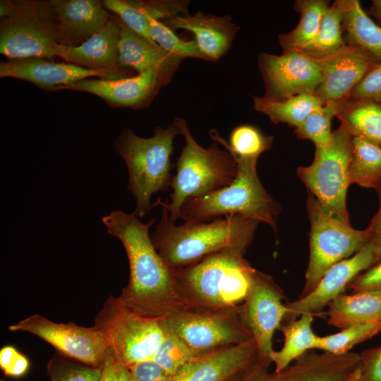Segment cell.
Instances as JSON below:
<instances>
[{
    "mask_svg": "<svg viewBox=\"0 0 381 381\" xmlns=\"http://www.w3.org/2000/svg\"><path fill=\"white\" fill-rule=\"evenodd\" d=\"M135 213L111 212L102 218L107 232L123 244L129 262L130 277L119 298L135 311L165 317L186 307L175 283L174 270L157 251L149 229L155 218L143 224Z\"/></svg>",
    "mask_w": 381,
    "mask_h": 381,
    "instance_id": "6da1fadb",
    "label": "cell"
},
{
    "mask_svg": "<svg viewBox=\"0 0 381 381\" xmlns=\"http://www.w3.org/2000/svg\"><path fill=\"white\" fill-rule=\"evenodd\" d=\"M156 230L150 236L157 251L171 269L182 268L214 253L235 249L246 253L252 243L258 221L239 214L210 222L176 226L163 205Z\"/></svg>",
    "mask_w": 381,
    "mask_h": 381,
    "instance_id": "7a4b0ae2",
    "label": "cell"
},
{
    "mask_svg": "<svg viewBox=\"0 0 381 381\" xmlns=\"http://www.w3.org/2000/svg\"><path fill=\"white\" fill-rule=\"evenodd\" d=\"M244 254L225 249L190 265L173 269L177 291L185 306L223 309L242 305L257 271Z\"/></svg>",
    "mask_w": 381,
    "mask_h": 381,
    "instance_id": "3957f363",
    "label": "cell"
},
{
    "mask_svg": "<svg viewBox=\"0 0 381 381\" xmlns=\"http://www.w3.org/2000/svg\"><path fill=\"white\" fill-rule=\"evenodd\" d=\"M179 131L174 121L166 128L156 127L153 135L142 138L125 127L115 139L116 152L124 160L128 172V188L136 200L134 211L139 218L154 207L152 195L171 188L174 164L171 156Z\"/></svg>",
    "mask_w": 381,
    "mask_h": 381,
    "instance_id": "277c9868",
    "label": "cell"
},
{
    "mask_svg": "<svg viewBox=\"0 0 381 381\" xmlns=\"http://www.w3.org/2000/svg\"><path fill=\"white\" fill-rule=\"evenodd\" d=\"M234 158L238 165L235 180L205 195L187 199L179 219L185 223H198L239 214L265 222L277 232L281 207L262 185L257 173L258 160Z\"/></svg>",
    "mask_w": 381,
    "mask_h": 381,
    "instance_id": "5b68a950",
    "label": "cell"
},
{
    "mask_svg": "<svg viewBox=\"0 0 381 381\" xmlns=\"http://www.w3.org/2000/svg\"><path fill=\"white\" fill-rule=\"evenodd\" d=\"M174 121L186 145L176 161V172L171 185V201L163 202L159 198L153 203L154 207H165L173 223L179 218L181 207L187 199L201 197L229 186L238 173L237 163L227 150H220L217 143L208 148L201 147L192 136L185 119L176 117Z\"/></svg>",
    "mask_w": 381,
    "mask_h": 381,
    "instance_id": "8992f818",
    "label": "cell"
},
{
    "mask_svg": "<svg viewBox=\"0 0 381 381\" xmlns=\"http://www.w3.org/2000/svg\"><path fill=\"white\" fill-rule=\"evenodd\" d=\"M94 326L116 361L128 368L152 359L167 334L164 317L139 313L113 296L103 304Z\"/></svg>",
    "mask_w": 381,
    "mask_h": 381,
    "instance_id": "52a82bcc",
    "label": "cell"
},
{
    "mask_svg": "<svg viewBox=\"0 0 381 381\" xmlns=\"http://www.w3.org/2000/svg\"><path fill=\"white\" fill-rule=\"evenodd\" d=\"M306 207L310 225V255L299 297L310 293L333 265L365 247L372 236L368 226L364 230L355 229L351 224L332 215L309 193Z\"/></svg>",
    "mask_w": 381,
    "mask_h": 381,
    "instance_id": "ba28073f",
    "label": "cell"
},
{
    "mask_svg": "<svg viewBox=\"0 0 381 381\" xmlns=\"http://www.w3.org/2000/svg\"><path fill=\"white\" fill-rule=\"evenodd\" d=\"M352 135L341 126L333 131L330 142L315 147L312 163L297 168V175L309 193L334 217L350 224L346 193L350 183L349 168Z\"/></svg>",
    "mask_w": 381,
    "mask_h": 381,
    "instance_id": "9c48e42d",
    "label": "cell"
},
{
    "mask_svg": "<svg viewBox=\"0 0 381 381\" xmlns=\"http://www.w3.org/2000/svg\"><path fill=\"white\" fill-rule=\"evenodd\" d=\"M164 322L167 331L195 356L253 339L241 305L223 309L186 306L165 316Z\"/></svg>",
    "mask_w": 381,
    "mask_h": 381,
    "instance_id": "30bf717a",
    "label": "cell"
},
{
    "mask_svg": "<svg viewBox=\"0 0 381 381\" xmlns=\"http://www.w3.org/2000/svg\"><path fill=\"white\" fill-rule=\"evenodd\" d=\"M56 13L50 1L16 0L13 11L0 20V52L9 59H54L58 44Z\"/></svg>",
    "mask_w": 381,
    "mask_h": 381,
    "instance_id": "8fae6325",
    "label": "cell"
},
{
    "mask_svg": "<svg viewBox=\"0 0 381 381\" xmlns=\"http://www.w3.org/2000/svg\"><path fill=\"white\" fill-rule=\"evenodd\" d=\"M8 329L32 334L64 356L92 367H102L109 351L107 341L95 326L57 323L36 314L8 326Z\"/></svg>",
    "mask_w": 381,
    "mask_h": 381,
    "instance_id": "7c38bea8",
    "label": "cell"
},
{
    "mask_svg": "<svg viewBox=\"0 0 381 381\" xmlns=\"http://www.w3.org/2000/svg\"><path fill=\"white\" fill-rule=\"evenodd\" d=\"M282 289L272 278L256 271L252 288L241 305L245 322L258 348L260 363L267 367L274 353L273 335L287 313Z\"/></svg>",
    "mask_w": 381,
    "mask_h": 381,
    "instance_id": "4fadbf2b",
    "label": "cell"
},
{
    "mask_svg": "<svg viewBox=\"0 0 381 381\" xmlns=\"http://www.w3.org/2000/svg\"><path fill=\"white\" fill-rule=\"evenodd\" d=\"M258 66L265 86L263 97L267 99L282 100L315 94L322 80L316 63L298 51L281 55L262 52Z\"/></svg>",
    "mask_w": 381,
    "mask_h": 381,
    "instance_id": "5bb4252c",
    "label": "cell"
},
{
    "mask_svg": "<svg viewBox=\"0 0 381 381\" xmlns=\"http://www.w3.org/2000/svg\"><path fill=\"white\" fill-rule=\"evenodd\" d=\"M376 263V251L369 241L356 254L329 268L310 293L286 303L287 313L282 324L294 321L305 313L320 315L332 300L343 294L357 276Z\"/></svg>",
    "mask_w": 381,
    "mask_h": 381,
    "instance_id": "9a60e30c",
    "label": "cell"
},
{
    "mask_svg": "<svg viewBox=\"0 0 381 381\" xmlns=\"http://www.w3.org/2000/svg\"><path fill=\"white\" fill-rule=\"evenodd\" d=\"M355 352L336 355L308 351L280 372L269 373L261 363L250 369L243 381H345L359 365Z\"/></svg>",
    "mask_w": 381,
    "mask_h": 381,
    "instance_id": "2e32d148",
    "label": "cell"
},
{
    "mask_svg": "<svg viewBox=\"0 0 381 381\" xmlns=\"http://www.w3.org/2000/svg\"><path fill=\"white\" fill-rule=\"evenodd\" d=\"M0 77L24 80L47 91H55L92 77L116 79L130 76L111 71L87 69L47 58L27 57L1 61Z\"/></svg>",
    "mask_w": 381,
    "mask_h": 381,
    "instance_id": "e0dca14e",
    "label": "cell"
},
{
    "mask_svg": "<svg viewBox=\"0 0 381 381\" xmlns=\"http://www.w3.org/2000/svg\"><path fill=\"white\" fill-rule=\"evenodd\" d=\"M260 363L253 339L195 356L171 381H227Z\"/></svg>",
    "mask_w": 381,
    "mask_h": 381,
    "instance_id": "ac0fdd59",
    "label": "cell"
},
{
    "mask_svg": "<svg viewBox=\"0 0 381 381\" xmlns=\"http://www.w3.org/2000/svg\"><path fill=\"white\" fill-rule=\"evenodd\" d=\"M167 85L155 70L116 79L86 78L61 90L86 92L102 98L111 107L134 109L148 106L159 89Z\"/></svg>",
    "mask_w": 381,
    "mask_h": 381,
    "instance_id": "d6986e66",
    "label": "cell"
},
{
    "mask_svg": "<svg viewBox=\"0 0 381 381\" xmlns=\"http://www.w3.org/2000/svg\"><path fill=\"white\" fill-rule=\"evenodd\" d=\"M313 61L322 77L315 95L324 104L348 99L353 87L378 64L363 52L349 45L329 56Z\"/></svg>",
    "mask_w": 381,
    "mask_h": 381,
    "instance_id": "ffe728a7",
    "label": "cell"
},
{
    "mask_svg": "<svg viewBox=\"0 0 381 381\" xmlns=\"http://www.w3.org/2000/svg\"><path fill=\"white\" fill-rule=\"evenodd\" d=\"M58 23V44L78 47L99 32L111 16L99 0H51Z\"/></svg>",
    "mask_w": 381,
    "mask_h": 381,
    "instance_id": "44dd1931",
    "label": "cell"
},
{
    "mask_svg": "<svg viewBox=\"0 0 381 381\" xmlns=\"http://www.w3.org/2000/svg\"><path fill=\"white\" fill-rule=\"evenodd\" d=\"M173 31L191 32L207 61H218L230 49L239 27L228 15L218 16L198 12L193 16H176L162 21Z\"/></svg>",
    "mask_w": 381,
    "mask_h": 381,
    "instance_id": "7402d4cb",
    "label": "cell"
},
{
    "mask_svg": "<svg viewBox=\"0 0 381 381\" xmlns=\"http://www.w3.org/2000/svg\"><path fill=\"white\" fill-rule=\"evenodd\" d=\"M120 21L111 18L107 24L87 41L78 47L55 44L54 55L65 62L91 70H105L128 75L118 64Z\"/></svg>",
    "mask_w": 381,
    "mask_h": 381,
    "instance_id": "603a6c76",
    "label": "cell"
},
{
    "mask_svg": "<svg viewBox=\"0 0 381 381\" xmlns=\"http://www.w3.org/2000/svg\"><path fill=\"white\" fill-rule=\"evenodd\" d=\"M183 60L150 42L120 21L118 64L121 67L133 69L138 73L155 70L167 84Z\"/></svg>",
    "mask_w": 381,
    "mask_h": 381,
    "instance_id": "cb8c5ba5",
    "label": "cell"
},
{
    "mask_svg": "<svg viewBox=\"0 0 381 381\" xmlns=\"http://www.w3.org/2000/svg\"><path fill=\"white\" fill-rule=\"evenodd\" d=\"M106 8L116 14L132 31L152 44H156L150 33L149 20L162 21L179 13H188L189 1L186 0L130 1L104 0Z\"/></svg>",
    "mask_w": 381,
    "mask_h": 381,
    "instance_id": "d4e9b609",
    "label": "cell"
},
{
    "mask_svg": "<svg viewBox=\"0 0 381 381\" xmlns=\"http://www.w3.org/2000/svg\"><path fill=\"white\" fill-rule=\"evenodd\" d=\"M327 307V323L335 327L381 322V291L341 294Z\"/></svg>",
    "mask_w": 381,
    "mask_h": 381,
    "instance_id": "484cf974",
    "label": "cell"
},
{
    "mask_svg": "<svg viewBox=\"0 0 381 381\" xmlns=\"http://www.w3.org/2000/svg\"><path fill=\"white\" fill-rule=\"evenodd\" d=\"M341 1L346 44L363 52L377 62H381V26L370 18L358 0Z\"/></svg>",
    "mask_w": 381,
    "mask_h": 381,
    "instance_id": "4316f807",
    "label": "cell"
},
{
    "mask_svg": "<svg viewBox=\"0 0 381 381\" xmlns=\"http://www.w3.org/2000/svg\"><path fill=\"white\" fill-rule=\"evenodd\" d=\"M335 104L340 126L353 137L381 146V104L351 99Z\"/></svg>",
    "mask_w": 381,
    "mask_h": 381,
    "instance_id": "83f0119b",
    "label": "cell"
},
{
    "mask_svg": "<svg viewBox=\"0 0 381 381\" xmlns=\"http://www.w3.org/2000/svg\"><path fill=\"white\" fill-rule=\"evenodd\" d=\"M314 315L305 313L294 321L282 324L279 329L284 341L282 348L272 356L274 372L283 370L307 351L317 349L319 336L312 329Z\"/></svg>",
    "mask_w": 381,
    "mask_h": 381,
    "instance_id": "f1b7e54d",
    "label": "cell"
},
{
    "mask_svg": "<svg viewBox=\"0 0 381 381\" xmlns=\"http://www.w3.org/2000/svg\"><path fill=\"white\" fill-rule=\"evenodd\" d=\"M253 100L254 109L267 116L273 123H284L294 128L324 104L315 94L299 95L282 100L254 96Z\"/></svg>",
    "mask_w": 381,
    "mask_h": 381,
    "instance_id": "f546056e",
    "label": "cell"
},
{
    "mask_svg": "<svg viewBox=\"0 0 381 381\" xmlns=\"http://www.w3.org/2000/svg\"><path fill=\"white\" fill-rule=\"evenodd\" d=\"M330 6L327 0H296L294 9L300 20L291 31L279 35L282 52L298 51L308 44L318 33L323 15Z\"/></svg>",
    "mask_w": 381,
    "mask_h": 381,
    "instance_id": "4dcf8cb0",
    "label": "cell"
},
{
    "mask_svg": "<svg viewBox=\"0 0 381 381\" xmlns=\"http://www.w3.org/2000/svg\"><path fill=\"white\" fill-rule=\"evenodd\" d=\"M342 16L341 1L336 0L325 12L315 37L298 52L313 60H319L344 47L346 44L343 36Z\"/></svg>",
    "mask_w": 381,
    "mask_h": 381,
    "instance_id": "1f68e13d",
    "label": "cell"
},
{
    "mask_svg": "<svg viewBox=\"0 0 381 381\" xmlns=\"http://www.w3.org/2000/svg\"><path fill=\"white\" fill-rule=\"evenodd\" d=\"M350 183L376 188L381 183V146L352 136Z\"/></svg>",
    "mask_w": 381,
    "mask_h": 381,
    "instance_id": "d6a6232c",
    "label": "cell"
},
{
    "mask_svg": "<svg viewBox=\"0 0 381 381\" xmlns=\"http://www.w3.org/2000/svg\"><path fill=\"white\" fill-rule=\"evenodd\" d=\"M211 138L218 144H222L235 158L258 160L260 155L269 150L272 145L274 138L265 135L257 127L243 124L235 127L229 135L227 143L216 130L209 131Z\"/></svg>",
    "mask_w": 381,
    "mask_h": 381,
    "instance_id": "836d02e7",
    "label": "cell"
},
{
    "mask_svg": "<svg viewBox=\"0 0 381 381\" xmlns=\"http://www.w3.org/2000/svg\"><path fill=\"white\" fill-rule=\"evenodd\" d=\"M381 332V322L358 324L343 328L340 332L318 337L317 349L341 355L350 352L356 344L368 340Z\"/></svg>",
    "mask_w": 381,
    "mask_h": 381,
    "instance_id": "e575fe53",
    "label": "cell"
},
{
    "mask_svg": "<svg viewBox=\"0 0 381 381\" xmlns=\"http://www.w3.org/2000/svg\"><path fill=\"white\" fill-rule=\"evenodd\" d=\"M335 103H327L312 111L304 121L294 128L298 138L312 141L315 147L326 146L333 135L332 121L336 117Z\"/></svg>",
    "mask_w": 381,
    "mask_h": 381,
    "instance_id": "d590c367",
    "label": "cell"
},
{
    "mask_svg": "<svg viewBox=\"0 0 381 381\" xmlns=\"http://www.w3.org/2000/svg\"><path fill=\"white\" fill-rule=\"evenodd\" d=\"M149 27L152 40L165 51L183 59L190 57L207 60L195 40L181 39L174 31L157 20L150 19Z\"/></svg>",
    "mask_w": 381,
    "mask_h": 381,
    "instance_id": "8d00e7d4",
    "label": "cell"
},
{
    "mask_svg": "<svg viewBox=\"0 0 381 381\" xmlns=\"http://www.w3.org/2000/svg\"><path fill=\"white\" fill-rule=\"evenodd\" d=\"M195 356H196L167 329V334L152 360L169 374L174 375Z\"/></svg>",
    "mask_w": 381,
    "mask_h": 381,
    "instance_id": "74e56055",
    "label": "cell"
},
{
    "mask_svg": "<svg viewBox=\"0 0 381 381\" xmlns=\"http://www.w3.org/2000/svg\"><path fill=\"white\" fill-rule=\"evenodd\" d=\"M50 381H99L102 367L77 364L54 358L48 365Z\"/></svg>",
    "mask_w": 381,
    "mask_h": 381,
    "instance_id": "f35d334b",
    "label": "cell"
},
{
    "mask_svg": "<svg viewBox=\"0 0 381 381\" xmlns=\"http://www.w3.org/2000/svg\"><path fill=\"white\" fill-rule=\"evenodd\" d=\"M348 99L381 104V62L375 65L353 87Z\"/></svg>",
    "mask_w": 381,
    "mask_h": 381,
    "instance_id": "ab89813d",
    "label": "cell"
},
{
    "mask_svg": "<svg viewBox=\"0 0 381 381\" xmlns=\"http://www.w3.org/2000/svg\"><path fill=\"white\" fill-rule=\"evenodd\" d=\"M29 361L13 346H5L0 350V367L4 374L11 377L23 375L29 368Z\"/></svg>",
    "mask_w": 381,
    "mask_h": 381,
    "instance_id": "60d3db41",
    "label": "cell"
},
{
    "mask_svg": "<svg viewBox=\"0 0 381 381\" xmlns=\"http://www.w3.org/2000/svg\"><path fill=\"white\" fill-rule=\"evenodd\" d=\"M133 381H171L172 375L152 359L135 363L128 368Z\"/></svg>",
    "mask_w": 381,
    "mask_h": 381,
    "instance_id": "b9f144b4",
    "label": "cell"
},
{
    "mask_svg": "<svg viewBox=\"0 0 381 381\" xmlns=\"http://www.w3.org/2000/svg\"><path fill=\"white\" fill-rule=\"evenodd\" d=\"M360 355V381H381V345Z\"/></svg>",
    "mask_w": 381,
    "mask_h": 381,
    "instance_id": "7bdbcfd3",
    "label": "cell"
},
{
    "mask_svg": "<svg viewBox=\"0 0 381 381\" xmlns=\"http://www.w3.org/2000/svg\"><path fill=\"white\" fill-rule=\"evenodd\" d=\"M353 293L381 291V261L357 276L348 286Z\"/></svg>",
    "mask_w": 381,
    "mask_h": 381,
    "instance_id": "ee69618b",
    "label": "cell"
},
{
    "mask_svg": "<svg viewBox=\"0 0 381 381\" xmlns=\"http://www.w3.org/2000/svg\"><path fill=\"white\" fill-rule=\"evenodd\" d=\"M375 189L379 197V208L368 227L372 234L370 242L375 249L377 262H379L381 261V183Z\"/></svg>",
    "mask_w": 381,
    "mask_h": 381,
    "instance_id": "f6af8a7d",
    "label": "cell"
},
{
    "mask_svg": "<svg viewBox=\"0 0 381 381\" xmlns=\"http://www.w3.org/2000/svg\"><path fill=\"white\" fill-rule=\"evenodd\" d=\"M99 381H118L116 361L110 349L102 366Z\"/></svg>",
    "mask_w": 381,
    "mask_h": 381,
    "instance_id": "bcb514c9",
    "label": "cell"
},
{
    "mask_svg": "<svg viewBox=\"0 0 381 381\" xmlns=\"http://www.w3.org/2000/svg\"><path fill=\"white\" fill-rule=\"evenodd\" d=\"M14 8V1L1 0L0 1V17L4 18L11 14Z\"/></svg>",
    "mask_w": 381,
    "mask_h": 381,
    "instance_id": "7dc6e473",
    "label": "cell"
},
{
    "mask_svg": "<svg viewBox=\"0 0 381 381\" xmlns=\"http://www.w3.org/2000/svg\"><path fill=\"white\" fill-rule=\"evenodd\" d=\"M116 368L118 381H133L128 367L116 361Z\"/></svg>",
    "mask_w": 381,
    "mask_h": 381,
    "instance_id": "c3c4849f",
    "label": "cell"
},
{
    "mask_svg": "<svg viewBox=\"0 0 381 381\" xmlns=\"http://www.w3.org/2000/svg\"><path fill=\"white\" fill-rule=\"evenodd\" d=\"M368 11L377 20L379 25L381 26V0H373Z\"/></svg>",
    "mask_w": 381,
    "mask_h": 381,
    "instance_id": "681fc988",
    "label": "cell"
},
{
    "mask_svg": "<svg viewBox=\"0 0 381 381\" xmlns=\"http://www.w3.org/2000/svg\"><path fill=\"white\" fill-rule=\"evenodd\" d=\"M345 381H360L359 365L351 373Z\"/></svg>",
    "mask_w": 381,
    "mask_h": 381,
    "instance_id": "f907efd6",
    "label": "cell"
},
{
    "mask_svg": "<svg viewBox=\"0 0 381 381\" xmlns=\"http://www.w3.org/2000/svg\"><path fill=\"white\" fill-rule=\"evenodd\" d=\"M241 374H242V373H241ZM240 375H241V374H240ZM238 375H236V376H235V377H234L229 379V380H227V381H234V379H235ZM241 381H243V380H241Z\"/></svg>",
    "mask_w": 381,
    "mask_h": 381,
    "instance_id": "816d5d0a",
    "label": "cell"
},
{
    "mask_svg": "<svg viewBox=\"0 0 381 381\" xmlns=\"http://www.w3.org/2000/svg\"><path fill=\"white\" fill-rule=\"evenodd\" d=\"M1 381H3V380H1Z\"/></svg>",
    "mask_w": 381,
    "mask_h": 381,
    "instance_id": "f5cc1de1",
    "label": "cell"
}]
</instances>
